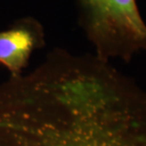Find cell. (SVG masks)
<instances>
[{
  "instance_id": "obj_2",
  "label": "cell",
  "mask_w": 146,
  "mask_h": 146,
  "mask_svg": "<svg viewBox=\"0 0 146 146\" xmlns=\"http://www.w3.org/2000/svg\"><path fill=\"white\" fill-rule=\"evenodd\" d=\"M76 1L79 24L98 58L129 62L136 54L146 51V23L137 0Z\"/></svg>"
},
{
  "instance_id": "obj_3",
  "label": "cell",
  "mask_w": 146,
  "mask_h": 146,
  "mask_svg": "<svg viewBox=\"0 0 146 146\" xmlns=\"http://www.w3.org/2000/svg\"><path fill=\"white\" fill-rule=\"evenodd\" d=\"M44 45L45 33L41 22L31 16L20 18L0 31V65L9 71L10 77L21 76L33 52Z\"/></svg>"
},
{
  "instance_id": "obj_1",
  "label": "cell",
  "mask_w": 146,
  "mask_h": 146,
  "mask_svg": "<svg viewBox=\"0 0 146 146\" xmlns=\"http://www.w3.org/2000/svg\"><path fill=\"white\" fill-rule=\"evenodd\" d=\"M0 146H146V90L95 55L55 48L0 83Z\"/></svg>"
}]
</instances>
